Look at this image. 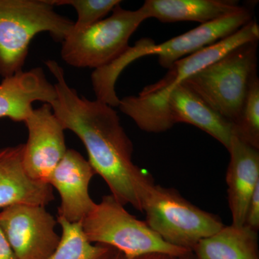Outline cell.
Instances as JSON below:
<instances>
[{
	"mask_svg": "<svg viewBox=\"0 0 259 259\" xmlns=\"http://www.w3.org/2000/svg\"><path fill=\"white\" fill-rule=\"evenodd\" d=\"M251 20L253 13L244 7L236 13L202 24L158 45L151 39H141L119 57L117 64L125 69L139 58L156 55L161 66L168 69L176 61L230 36Z\"/></svg>",
	"mask_w": 259,
	"mask_h": 259,
	"instance_id": "obj_8",
	"label": "cell"
},
{
	"mask_svg": "<svg viewBox=\"0 0 259 259\" xmlns=\"http://www.w3.org/2000/svg\"><path fill=\"white\" fill-rule=\"evenodd\" d=\"M228 151L231 159L226 183L231 225L243 226L250 197L259 185V151L234 136Z\"/></svg>",
	"mask_w": 259,
	"mask_h": 259,
	"instance_id": "obj_13",
	"label": "cell"
},
{
	"mask_svg": "<svg viewBox=\"0 0 259 259\" xmlns=\"http://www.w3.org/2000/svg\"><path fill=\"white\" fill-rule=\"evenodd\" d=\"M258 42H248L185 80L190 89L231 123L238 118L257 76Z\"/></svg>",
	"mask_w": 259,
	"mask_h": 259,
	"instance_id": "obj_4",
	"label": "cell"
},
{
	"mask_svg": "<svg viewBox=\"0 0 259 259\" xmlns=\"http://www.w3.org/2000/svg\"><path fill=\"white\" fill-rule=\"evenodd\" d=\"M166 115L171 127L180 122L195 126L217 140L227 150L229 148L233 138L231 122L182 83L168 94Z\"/></svg>",
	"mask_w": 259,
	"mask_h": 259,
	"instance_id": "obj_14",
	"label": "cell"
},
{
	"mask_svg": "<svg viewBox=\"0 0 259 259\" xmlns=\"http://www.w3.org/2000/svg\"><path fill=\"white\" fill-rule=\"evenodd\" d=\"M45 64L56 79L57 96L51 104L54 115L64 130L81 140L88 161L106 182L114 198L142 212V197L153 177L133 162L134 145L117 112L104 102L79 97L66 83L64 69L56 61Z\"/></svg>",
	"mask_w": 259,
	"mask_h": 259,
	"instance_id": "obj_1",
	"label": "cell"
},
{
	"mask_svg": "<svg viewBox=\"0 0 259 259\" xmlns=\"http://www.w3.org/2000/svg\"><path fill=\"white\" fill-rule=\"evenodd\" d=\"M57 223L44 206L15 204L0 212V228L18 259L49 258L60 242Z\"/></svg>",
	"mask_w": 259,
	"mask_h": 259,
	"instance_id": "obj_9",
	"label": "cell"
},
{
	"mask_svg": "<svg viewBox=\"0 0 259 259\" xmlns=\"http://www.w3.org/2000/svg\"><path fill=\"white\" fill-rule=\"evenodd\" d=\"M107 259H196V258L192 252L180 255L151 253V254L139 255V256H127L122 252L112 248V252Z\"/></svg>",
	"mask_w": 259,
	"mask_h": 259,
	"instance_id": "obj_22",
	"label": "cell"
},
{
	"mask_svg": "<svg viewBox=\"0 0 259 259\" xmlns=\"http://www.w3.org/2000/svg\"><path fill=\"white\" fill-rule=\"evenodd\" d=\"M112 13L109 18L84 31L69 34L63 40L61 54L65 62L74 67L96 70L111 64L127 51L130 38L147 15L142 7L128 10L120 4Z\"/></svg>",
	"mask_w": 259,
	"mask_h": 259,
	"instance_id": "obj_7",
	"label": "cell"
},
{
	"mask_svg": "<svg viewBox=\"0 0 259 259\" xmlns=\"http://www.w3.org/2000/svg\"><path fill=\"white\" fill-rule=\"evenodd\" d=\"M0 259H18L0 228Z\"/></svg>",
	"mask_w": 259,
	"mask_h": 259,
	"instance_id": "obj_23",
	"label": "cell"
},
{
	"mask_svg": "<svg viewBox=\"0 0 259 259\" xmlns=\"http://www.w3.org/2000/svg\"><path fill=\"white\" fill-rule=\"evenodd\" d=\"M146 223L166 243L192 251L201 240L222 229L221 218L199 208L173 188L154 181L146 187L142 197Z\"/></svg>",
	"mask_w": 259,
	"mask_h": 259,
	"instance_id": "obj_5",
	"label": "cell"
},
{
	"mask_svg": "<svg viewBox=\"0 0 259 259\" xmlns=\"http://www.w3.org/2000/svg\"><path fill=\"white\" fill-rule=\"evenodd\" d=\"M124 207L111 194L104 196L81 222L89 241L132 257L151 253L180 255L192 252L166 243Z\"/></svg>",
	"mask_w": 259,
	"mask_h": 259,
	"instance_id": "obj_6",
	"label": "cell"
},
{
	"mask_svg": "<svg viewBox=\"0 0 259 259\" xmlns=\"http://www.w3.org/2000/svg\"><path fill=\"white\" fill-rule=\"evenodd\" d=\"M88 160L74 149H67L56 167L49 184L61 197L58 218L70 223L82 222L97 203L90 194L92 179L96 175Z\"/></svg>",
	"mask_w": 259,
	"mask_h": 259,
	"instance_id": "obj_11",
	"label": "cell"
},
{
	"mask_svg": "<svg viewBox=\"0 0 259 259\" xmlns=\"http://www.w3.org/2000/svg\"><path fill=\"white\" fill-rule=\"evenodd\" d=\"M258 39L259 26L253 19L230 36L176 61L163 79L145 88L139 96L124 97L119 104L120 111L146 132L158 134L171 129L166 115V102L170 92L230 51Z\"/></svg>",
	"mask_w": 259,
	"mask_h": 259,
	"instance_id": "obj_2",
	"label": "cell"
},
{
	"mask_svg": "<svg viewBox=\"0 0 259 259\" xmlns=\"http://www.w3.org/2000/svg\"><path fill=\"white\" fill-rule=\"evenodd\" d=\"M243 226L248 227L253 231L258 232L259 229V185L253 191V194L247 207L245 222Z\"/></svg>",
	"mask_w": 259,
	"mask_h": 259,
	"instance_id": "obj_21",
	"label": "cell"
},
{
	"mask_svg": "<svg viewBox=\"0 0 259 259\" xmlns=\"http://www.w3.org/2000/svg\"><path fill=\"white\" fill-rule=\"evenodd\" d=\"M54 6L71 5L76 10L78 18L69 34L79 33L102 20L120 4V0H49Z\"/></svg>",
	"mask_w": 259,
	"mask_h": 259,
	"instance_id": "obj_20",
	"label": "cell"
},
{
	"mask_svg": "<svg viewBox=\"0 0 259 259\" xmlns=\"http://www.w3.org/2000/svg\"><path fill=\"white\" fill-rule=\"evenodd\" d=\"M233 125V136L259 149V79L250 85L238 118Z\"/></svg>",
	"mask_w": 259,
	"mask_h": 259,
	"instance_id": "obj_19",
	"label": "cell"
},
{
	"mask_svg": "<svg viewBox=\"0 0 259 259\" xmlns=\"http://www.w3.org/2000/svg\"><path fill=\"white\" fill-rule=\"evenodd\" d=\"M56 96L55 87L48 81L42 68L20 71L0 83V118L24 122L33 110V102L51 105Z\"/></svg>",
	"mask_w": 259,
	"mask_h": 259,
	"instance_id": "obj_15",
	"label": "cell"
},
{
	"mask_svg": "<svg viewBox=\"0 0 259 259\" xmlns=\"http://www.w3.org/2000/svg\"><path fill=\"white\" fill-rule=\"evenodd\" d=\"M74 24L56 13L49 0H0V76L5 79L23 71L37 34L49 32L63 41Z\"/></svg>",
	"mask_w": 259,
	"mask_h": 259,
	"instance_id": "obj_3",
	"label": "cell"
},
{
	"mask_svg": "<svg viewBox=\"0 0 259 259\" xmlns=\"http://www.w3.org/2000/svg\"><path fill=\"white\" fill-rule=\"evenodd\" d=\"M148 19L163 23L197 22L202 25L243 9L233 0H146L142 5Z\"/></svg>",
	"mask_w": 259,
	"mask_h": 259,
	"instance_id": "obj_16",
	"label": "cell"
},
{
	"mask_svg": "<svg viewBox=\"0 0 259 259\" xmlns=\"http://www.w3.org/2000/svg\"><path fill=\"white\" fill-rule=\"evenodd\" d=\"M24 122L28 131V141L24 144V169L32 180L49 184L67 151L65 130L50 104L33 109Z\"/></svg>",
	"mask_w": 259,
	"mask_h": 259,
	"instance_id": "obj_10",
	"label": "cell"
},
{
	"mask_svg": "<svg viewBox=\"0 0 259 259\" xmlns=\"http://www.w3.org/2000/svg\"><path fill=\"white\" fill-rule=\"evenodd\" d=\"M24 144L0 148V209L15 204L44 206L54 200L49 184L32 180L24 169Z\"/></svg>",
	"mask_w": 259,
	"mask_h": 259,
	"instance_id": "obj_12",
	"label": "cell"
},
{
	"mask_svg": "<svg viewBox=\"0 0 259 259\" xmlns=\"http://www.w3.org/2000/svg\"><path fill=\"white\" fill-rule=\"evenodd\" d=\"M258 232L248 227L224 226L196 245V259H259Z\"/></svg>",
	"mask_w": 259,
	"mask_h": 259,
	"instance_id": "obj_17",
	"label": "cell"
},
{
	"mask_svg": "<svg viewBox=\"0 0 259 259\" xmlns=\"http://www.w3.org/2000/svg\"><path fill=\"white\" fill-rule=\"evenodd\" d=\"M62 234L57 248L47 259H107L112 248L93 244L85 235L82 223L57 218Z\"/></svg>",
	"mask_w": 259,
	"mask_h": 259,
	"instance_id": "obj_18",
	"label": "cell"
}]
</instances>
